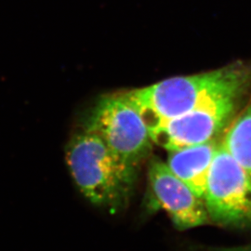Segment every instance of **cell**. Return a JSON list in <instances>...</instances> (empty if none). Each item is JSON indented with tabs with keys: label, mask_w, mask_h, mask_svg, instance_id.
<instances>
[{
	"label": "cell",
	"mask_w": 251,
	"mask_h": 251,
	"mask_svg": "<svg viewBox=\"0 0 251 251\" xmlns=\"http://www.w3.org/2000/svg\"><path fill=\"white\" fill-rule=\"evenodd\" d=\"M213 251H251V248H235V249H222Z\"/></svg>",
	"instance_id": "cell-9"
},
{
	"label": "cell",
	"mask_w": 251,
	"mask_h": 251,
	"mask_svg": "<svg viewBox=\"0 0 251 251\" xmlns=\"http://www.w3.org/2000/svg\"><path fill=\"white\" fill-rule=\"evenodd\" d=\"M98 135L110 150L135 169L149 156V129L125 92L100 96L88 110L82 126Z\"/></svg>",
	"instance_id": "cell-3"
},
{
	"label": "cell",
	"mask_w": 251,
	"mask_h": 251,
	"mask_svg": "<svg viewBox=\"0 0 251 251\" xmlns=\"http://www.w3.org/2000/svg\"><path fill=\"white\" fill-rule=\"evenodd\" d=\"M251 90H240L210 100L180 117L150 130L153 144L175 151L218 139L231 124Z\"/></svg>",
	"instance_id": "cell-5"
},
{
	"label": "cell",
	"mask_w": 251,
	"mask_h": 251,
	"mask_svg": "<svg viewBox=\"0 0 251 251\" xmlns=\"http://www.w3.org/2000/svg\"><path fill=\"white\" fill-rule=\"evenodd\" d=\"M148 182L154 206L163 208L179 230L209 222L205 202L157 158L150 162Z\"/></svg>",
	"instance_id": "cell-6"
},
{
	"label": "cell",
	"mask_w": 251,
	"mask_h": 251,
	"mask_svg": "<svg viewBox=\"0 0 251 251\" xmlns=\"http://www.w3.org/2000/svg\"><path fill=\"white\" fill-rule=\"evenodd\" d=\"M65 161L82 196L116 211L128 203L138 170L120 159L94 132L81 127L65 147Z\"/></svg>",
	"instance_id": "cell-2"
},
{
	"label": "cell",
	"mask_w": 251,
	"mask_h": 251,
	"mask_svg": "<svg viewBox=\"0 0 251 251\" xmlns=\"http://www.w3.org/2000/svg\"><path fill=\"white\" fill-rule=\"evenodd\" d=\"M222 140L215 139L175 151H170L167 165L199 198H204L206 179Z\"/></svg>",
	"instance_id": "cell-7"
},
{
	"label": "cell",
	"mask_w": 251,
	"mask_h": 251,
	"mask_svg": "<svg viewBox=\"0 0 251 251\" xmlns=\"http://www.w3.org/2000/svg\"><path fill=\"white\" fill-rule=\"evenodd\" d=\"M240 90H251V63L239 61L213 71L171 77L124 92L150 131L210 100Z\"/></svg>",
	"instance_id": "cell-1"
},
{
	"label": "cell",
	"mask_w": 251,
	"mask_h": 251,
	"mask_svg": "<svg viewBox=\"0 0 251 251\" xmlns=\"http://www.w3.org/2000/svg\"><path fill=\"white\" fill-rule=\"evenodd\" d=\"M222 143L251 178V95L245 108L231 122Z\"/></svg>",
	"instance_id": "cell-8"
},
{
	"label": "cell",
	"mask_w": 251,
	"mask_h": 251,
	"mask_svg": "<svg viewBox=\"0 0 251 251\" xmlns=\"http://www.w3.org/2000/svg\"><path fill=\"white\" fill-rule=\"evenodd\" d=\"M204 202L209 220L232 228L251 227V178L220 143L206 179Z\"/></svg>",
	"instance_id": "cell-4"
}]
</instances>
